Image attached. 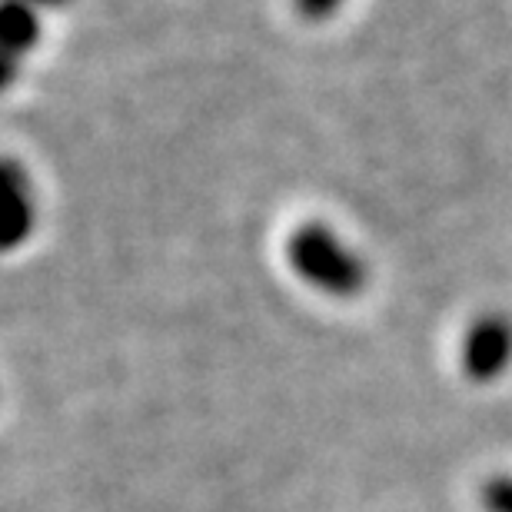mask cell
Returning <instances> with one entry per match:
<instances>
[{"instance_id": "obj_1", "label": "cell", "mask_w": 512, "mask_h": 512, "mask_svg": "<svg viewBox=\"0 0 512 512\" xmlns=\"http://www.w3.org/2000/svg\"><path fill=\"white\" fill-rule=\"evenodd\" d=\"M286 260H290L293 273L313 290L330 296H356L366 290L370 270H366L363 256L353 253L346 243L336 237L323 223H303L286 240Z\"/></svg>"}, {"instance_id": "obj_2", "label": "cell", "mask_w": 512, "mask_h": 512, "mask_svg": "<svg viewBox=\"0 0 512 512\" xmlns=\"http://www.w3.org/2000/svg\"><path fill=\"white\" fill-rule=\"evenodd\" d=\"M512 363V323L499 313H486L466 330L463 370L473 383L499 380Z\"/></svg>"}, {"instance_id": "obj_3", "label": "cell", "mask_w": 512, "mask_h": 512, "mask_svg": "<svg viewBox=\"0 0 512 512\" xmlns=\"http://www.w3.org/2000/svg\"><path fill=\"white\" fill-rule=\"evenodd\" d=\"M34 233V200L20 163L0 157V253H10Z\"/></svg>"}, {"instance_id": "obj_4", "label": "cell", "mask_w": 512, "mask_h": 512, "mask_svg": "<svg viewBox=\"0 0 512 512\" xmlns=\"http://www.w3.org/2000/svg\"><path fill=\"white\" fill-rule=\"evenodd\" d=\"M40 40V17L24 0H0V54L24 57Z\"/></svg>"}, {"instance_id": "obj_5", "label": "cell", "mask_w": 512, "mask_h": 512, "mask_svg": "<svg viewBox=\"0 0 512 512\" xmlns=\"http://www.w3.org/2000/svg\"><path fill=\"white\" fill-rule=\"evenodd\" d=\"M483 506L489 512H512V476H496L483 483Z\"/></svg>"}, {"instance_id": "obj_6", "label": "cell", "mask_w": 512, "mask_h": 512, "mask_svg": "<svg viewBox=\"0 0 512 512\" xmlns=\"http://www.w3.org/2000/svg\"><path fill=\"white\" fill-rule=\"evenodd\" d=\"M343 0H293L296 14L303 20H310V24H320V20H330L336 10H340Z\"/></svg>"}, {"instance_id": "obj_7", "label": "cell", "mask_w": 512, "mask_h": 512, "mask_svg": "<svg viewBox=\"0 0 512 512\" xmlns=\"http://www.w3.org/2000/svg\"><path fill=\"white\" fill-rule=\"evenodd\" d=\"M17 80V67H14V60H10L7 54H0V94H4V90L14 84Z\"/></svg>"}, {"instance_id": "obj_8", "label": "cell", "mask_w": 512, "mask_h": 512, "mask_svg": "<svg viewBox=\"0 0 512 512\" xmlns=\"http://www.w3.org/2000/svg\"><path fill=\"white\" fill-rule=\"evenodd\" d=\"M24 4H30V7H57V4H64V0H24Z\"/></svg>"}]
</instances>
